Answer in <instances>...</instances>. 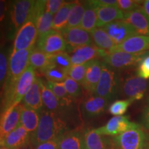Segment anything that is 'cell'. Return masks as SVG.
I'll use <instances>...</instances> for the list:
<instances>
[{
  "label": "cell",
  "mask_w": 149,
  "mask_h": 149,
  "mask_svg": "<svg viewBox=\"0 0 149 149\" xmlns=\"http://www.w3.org/2000/svg\"><path fill=\"white\" fill-rule=\"evenodd\" d=\"M85 11L80 28L91 33L97 28V16L95 8L89 2V1H85Z\"/></svg>",
  "instance_id": "cell-29"
},
{
  "label": "cell",
  "mask_w": 149,
  "mask_h": 149,
  "mask_svg": "<svg viewBox=\"0 0 149 149\" xmlns=\"http://www.w3.org/2000/svg\"><path fill=\"white\" fill-rule=\"evenodd\" d=\"M8 56L5 51L0 49V87L4 84L8 74Z\"/></svg>",
  "instance_id": "cell-39"
},
{
  "label": "cell",
  "mask_w": 149,
  "mask_h": 149,
  "mask_svg": "<svg viewBox=\"0 0 149 149\" xmlns=\"http://www.w3.org/2000/svg\"><path fill=\"white\" fill-rule=\"evenodd\" d=\"M103 29L116 46L121 44L130 37L137 35L133 27L124 19L112 22L103 27Z\"/></svg>",
  "instance_id": "cell-12"
},
{
  "label": "cell",
  "mask_w": 149,
  "mask_h": 149,
  "mask_svg": "<svg viewBox=\"0 0 149 149\" xmlns=\"http://www.w3.org/2000/svg\"><path fill=\"white\" fill-rule=\"evenodd\" d=\"M60 137L35 145L33 146V149H59V143Z\"/></svg>",
  "instance_id": "cell-43"
},
{
  "label": "cell",
  "mask_w": 149,
  "mask_h": 149,
  "mask_svg": "<svg viewBox=\"0 0 149 149\" xmlns=\"http://www.w3.org/2000/svg\"><path fill=\"white\" fill-rule=\"evenodd\" d=\"M89 62L81 65H72L68 70V77H70L81 86L82 85Z\"/></svg>",
  "instance_id": "cell-35"
},
{
  "label": "cell",
  "mask_w": 149,
  "mask_h": 149,
  "mask_svg": "<svg viewBox=\"0 0 149 149\" xmlns=\"http://www.w3.org/2000/svg\"><path fill=\"white\" fill-rule=\"evenodd\" d=\"M35 1L18 0L12 3L11 18L15 29H20L28 22L31 21Z\"/></svg>",
  "instance_id": "cell-11"
},
{
  "label": "cell",
  "mask_w": 149,
  "mask_h": 149,
  "mask_svg": "<svg viewBox=\"0 0 149 149\" xmlns=\"http://www.w3.org/2000/svg\"><path fill=\"white\" fill-rule=\"evenodd\" d=\"M33 48L12 51L8 58V74L5 81H16L26 70L29 66V57Z\"/></svg>",
  "instance_id": "cell-8"
},
{
  "label": "cell",
  "mask_w": 149,
  "mask_h": 149,
  "mask_svg": "<svg viewBox=\"0 0 149 149\" xmlns=\"http://www.w3.org/2000/svg\"><path fill=\"white\" fill-rule=\"evenodd\" d=\"M143 3L144 1L137 0H118L117 6L124 13H127L140 8Z\"/></svg>",
  "instance_id": "cell-40"
},
{
  "label": "cell",
  "mask_w": 149,
  "mask_h": 149,
  "mask_svg": "<svg viewBox=\"0 0 149 149\" xmlns=\"http://www.w3.org/2000/svg\"><path fill=\"white\" fill-rule=\"evenodd\" d=\"M67 93L71 97L72 99H77L81 95L82 89L79 84L76 82L71 78L68 77L62 82Z\"/></svg>",
  "instance_id": "cell-38"
},
{
  "label": "cell",
  "mask_w": 149,
  "mask_h": 149,
  "mask_svg": "<svg viewBox=\"0 0 149 149\" xmlns=\"http://www.w3.org/2000/svg\"><path fill=\"white\" fill-rule=\"evenodd\" d=\"M95 8L97 16V28H103L112 22L124 19V13L117 6H97Z\"/></svg>",
  "instance_id": "cell-23"
},
{
  "label": "cell",
  "mask_w": 149,
  "mask_h": 149,
  "mask_svg": "<svg viewBox=\"0 0 149 149\" xmlns=\"http://www.w3.org/2000/svg\"><path fill=\"white\" fill-rule=\"evenodd\" d=\"M149 55V51L139 53H128L122 51H114L103 58L104 63L114 70H124L139 64Z\"/></svg>",
  "instance_id": "cell-5"
},
{
  "label": "cell",
  "mask_w": 149,
  "mask_h": 149,
  "mask_svg": "<svg viewBox=\"0 0 149 149\" xmlns=\"http://www.w3.org/2000/svg\"><path fill=\"white\" fill-rule=\"evenodd\" d=\"M40 119V114L39 112L22 104L19 124L23 126L31 135L35 133L38 127Z\"/></svg>",
  "instance_id": "cell-26"
},
{
  "label": "cell",
  "mask_w": 149,
  "mask_h": 149,
  "mask_svg": "<svg viewBox=\"0 0 149 149\" xmlns=\"http://www.w3.org/2000/svg\"><path fill=\"white\" fill-rule=\"evenodd\" d=\"M66 51L68 53H70L72 65L84 64L94 59H97V58L99 57L104 58L107 55L105 52L99 49L93 44L76 48H67Z\"/></svg>",
  "instance_id": "cell-10"
},
{
  "label": "cell",
  "mask_w": 149,
  "mask_h": 149,
  "mask_svg": "<svg viewBox=\"0 0 149 149\" xmlns=\"http://www.w3.org/2000/svg\"><path fill=\"white\" fill-rule=\"evenodd\" d=\"M136 124V123L130 122L128 116H114L105 125L96 128V130L101 135L115 137L133 128Z\"/></svg>",
  "instance_id": "cell-13"
},
{
  "label": "cell",
  "mask_w": 149,
  "mask_h": 149,
  "mask_svg": "<svg viewBox=\"0 0 149 149\" xmlns=\"http://www.w3.org/2000/svg\"><path fill=\"white\" fill-rule=\"evenodd\" d=\"M137 75L146 80L149 79V55L145 57L138 64Z\"/></svg>",
  "instance_id": "cell-41"
},
{
  "label": "cell",
  "mask_w": 149,
  "mask_h": 149,
  "mask_svg": "<svg viewBox=\"0 0 149 149\" xmlns=\"http://www.w3.org/2000/svg\"><path fill=\"white\" fill-rule=\"evenodd\" d=\"M53 20V15L47 12L46 10L35 19L33 23L36 26L39 37L51 31Z\"/></svg>",
  "instance_id": "cell-34"
},
{
  "label": "cell",
  "mask_w": 149,
  "mask_h": 149,
  "mask_svg": "<svg viewBox=\"0 0 149 149\" xmlns=\"http://www.w3.org/2000/svg\"><path fill=\"white\" fill-rule=\"evenodd\" d=\"M29 144H31V135L20 124L0 139V146L10 149H19Z\"/></svg>",
  "instance_id": "cell-17"
},
{
  "label": "cell",
  "mask_w": 149,
  "mask_h": 149,
  "mask_svg": "<svg viewBox=\"0 0 149 149\" xmlns=\"http://www.w3.org/2000/svg\"><path fill=\"white\" fill-rule=\"evenodd\" d=\"M144 149H147V148H144Z\"/></svg>",
  "instance_id": "cell-51"
},
{
  "label": "cell",
  "mask_w": 149,
  "mask_h": 149,
  "mask_svg": "<svg viewBox=\"0 0 149 149\" xmlns=\"http://www.w3.org/2000/svg\"><path fill=\"white\" fill-rule=\"evenodd\" d=\"M59 149H86L84 132L79 129L67 131L59 139Z\"/></svg>",
  "instance_id": "cell-24"
},
{
  "label": "cell",
  "mask_w": 149,
  "mask_h": 149,
  "mask_svg": "<svg viewBox=\"0 0 149 149\" xmlns=\"http://www.w3.org/2000/svg\"><path fill=\"white\" fill-rule=\"evenodd\" d=\"M22 109V104L20 103L0 114V139L19 125Z\"/></svg>",
  "instance_id": "cell-15"
},
{
  "label": "cell",
  "mask_w": 149,
  "mask_h": 149,
  "mask_svg": "<svg viewBox=\"0 0 149 149\" xmlns=\"http://www.w3.org/2000/svg\"><path fill=\"white\" fill-rule=\"evenodd\" d=\"M40 114V123L35 132L31 135V143L33 146L59 138L68 130L64 119L57 114L43 109Z\"/></svg>",
  "instance_id": "cell-2"
},
{
  "label": "cell",
  "mask_w": 149,
  "mask_h": 149,
  "mask_svg": "<svg viewBox=\"0 0 149 149\" xmlns=\"http://www.w3.org/2000/svg\"><path fill=\"white\" fill-rule=\"evenodd\" d=\"M6 9V3L5 1L0 0V22L4 18Z\"/></svg>",
  "instance_id": "cell-46"
},
{
  "label": "cell",
  "mask_w": 149,
  "mask_h": 149,
  "mask_svg": "<svg viewBox=\"0 0 149 149\" xmlns=\"http://www.w3.org/2000/svg\"><path fill=\"white\" fill-rule=\"evenodd\" d=\"M141 8H142L144 13L149 18V0L144 1V3H143L142 6H141Z\"/></svg>",
  "instance_id": "cell-47"
},
{
  "label": "cell",
  "mask_w": 149,
  "mask_h": 149,
  "mask_svg": "<svg viewBox=\"0 0 149 149\" xmlns=\"http://www.w3.org/2000/svg\"><path fill=\"white\" fill-rule=\"evenodd\" d=\"M60 33L66 41L67 48H76L93 44L91 33L80 27L66 28Z\"/></svg>",
  "instance_id": "cell-14"
},
{
  "label": "cell",
  "mask_w": 149,
  "mask_h": 149,
  "mask_svg": "<svg viewBox=\"0 0 149 149\" xmlns=\"http://www.w3.org/2000/svg\"><path fill=\"white\" fill-rule=\"evenodd\" d=\"M85 2L75 1L69 12L66 28L80 27L85 11Z\"/></svg>",
  "instance_id": "cell-32"
},
{
  "label": "cell",
  "mask_w": 149,
  "mask_h": 149,
  "mask_svg": "<svg viewBox=\"0 0 149 149\" xmlns=\"http://www.w3.org/2000/svg\"><path fill=\"white\" fill-rule=\"evenodd\" d=\"M121 79L115 70L103 62L101 77L93 95L105 98L110 102L120 93Z\"/></svg>",
  "instance_id": "cell-3"
},
{
  "label": "cell",
  "mask_w": 149,
  "mask_h": 149,
  "mask_svg": "<svg viewBox=\"0 0 149 149\" xmlns=\"http://www.w3.org/2000/svg\"><path fill=\"white\" fill-rule=\"evenodd\" d=\"M91 35L94 45L107 55L112 53L116 46V44L103 28H96L91 32Z\"/></svg>",
  "instance_id": "cell-27"
},
{
  "label": "cell",
  "mask_w": 149,
  "mask_h": 149,
  "mask_svg": "<svg viewBox=\"0 0 149 149\" xmlns=\"http://www.w3.org/2000/svg\"><path fill=\"white\" fill-rule=\"evenodd\" d=\"M109 101L107 99L91 94L81 103V112L86 118H93L102 115L108 107Z\"/></svg>",
  "instance_id": "cell-18"
},
{
  "label": "cell",
  "mask_w": 149,
  "mask_h": 149,
  "mask_svg": "<svg viewBox=\"0 0 149 149\" xmlns=\"http://www.w3.org/2000/svg\"><path fill=\"white\" fill-rule=\"evenodd\" d=\"M51 64L68 70L72 66L70 56L67 52H61L51 55Z\"/></svg>",
  "instance_id": "cell-37"
},
{
  "label": "cell",
  "mask_w": 149,
  "mask_h": 149,
  "mask_svg": "<svg viewBox=\"0 0 149 149\" xmlns=\"http://www.w3.org/2000/svg\"><path fill=\"white\" fill-rule=\"evenodd\" d=\"M51 64V55L41 51L37 47L33 48L29 57V66L41 71Z\"/></svg>",
  "instance_id": "cell-30"
},
{
  "label": "cell",
  "mask_w": 149,
  "mask_h": 149,
  "mask_svg": "<svg viewBox=\"0 0 149 149\" xmlns=\"http://www.w3.org/2000/svg\"><path fill=\"white\" fill-rule=\"evenodd\" d=\"M74 2H65L58 12L55 15L52 24V29L61 32L65 29L68 24L69 12L73 6Z\"/></svg>",
  "instance_id": "cell-28"
},
{
  "label": "cell",
  "mask_w": 149,
  "mask_h": 149,
  "mask_svg": "<svg viewBox=\"0 0 149 149\" xmlns=\"http://www.w3.org/2000/svg\"><path fill=\"white\" fill-rule=\"evenodd\" d=\"M113 139L117 149H144L146 148L148 136L137 124Z\"/></svg>",
  "instance_id": "cell-4"
},
{
  "label": "cell",
  "mask_w": 149,
  "mask_h": 149,
  "mask_svg": "<svg viewBox=\"0 0 149 149\" xmlns=\"http://www.w3.org/2000/svg\"><path fill=\"white\" fill-rule=\"evenodd\" d=\"M47 81L62 83L68 77V70L51 64L40 71Z\"/></svg>",
  "instance_id": "cell-31"
},
{
  "label": "cell",
  "mask_w": 149,
  "mask_h": 149,
  "mask_svg": "<svg viewBox=\"0 0 149 149\" xmlns=\"http://www.w3.org/2000/svg\"><path fill=\"white\" fill-rule=\"evenodd\" d=\"M40 82L44 109L57 113L62 117L61 112L64 111V108L65 107L61 103L60 100L55 96L51 89L46 86L45 81H43L41 78H40Z\"/></svg>",
  "instance_id": "cell-21"
},
{
  "label": "cell",
  "mask_w": 149,
  "mask_h": 149,
  "mask_svg": "<svg viewBox=\"0 0 149 149\" xmlns=\"http://www.w3.org/2000/svg\"><path fill=\"white\" fill-rule=\"evenodd\" d=\"M148 85L146 79L138 75L130 74L121 81L120 93L123 97L127 100H139L144 96Z\"/></svg>",
  "instance_id": "cell-6"
},
{
  "label": "cell",
  "mask_w": 149,
  "mask_h": 149,
  "mask_svg": "<svg viewBox=\"0 0 149 149\" xmlns=\"http://www.w3.org/2000/svg\"><path fill=\"white\" fill-rule=\"evenodd\" d=\"M22 104L25 107L31 108L40 113L44 109L41 94L40 77L36 78L31 88L24 97Z\"/></svg>",
  "instance_id": "cell-25"
},
{
  "label": "cell",
  "mask_w": 149,
  "mask_h": 149,
  "mask_svg": "<svg viewBox=\"0 0 149 149\" xmlns=\"http://www.w3.org/2000/svg\"><path fill=\"white\" fill-rule=\"evenodd\" d=\"M86 149H117L113 137L101 135L95 128L84 131Z\"/></svg>",
  "instance_id": "cell-16"
},
{
  "label": "cell",
  "mask_w": 149,
  "mask_h": 149,
  "mask_svg": "<svg viewBox=\"0 0 149 149\" xmlns=\"http://www.w3.org/2000/svg\"><path fill=\"white\" fill-rule=\"evenodd\" d=\"M146 148L149 149V135L148 136V139H147V145H146Z\"/></svg>",
  "instance_id": "cell-49"
},
{
  "label": "cell",
  "mask_w": 149,
  "mask_h": 149,
  "mask_svg": "<svg viewBox=\"0 0 149 149\" xmlns=\"http://www.w3.org/2000/svg\"><path fill=\"white\" fill-rule=\"evenodd\" d=\"M38 37L35 24L32 21L28 22L19 29L17 33L13 52L34 48Z\"/></svg>",
  "instance_id": "cell-9"
},
{
  "label": "cell",
  "mask_w": 149,
  "mask_h": 149,
  "mask_svg": "<svg viewBox=\"0 0 149 149\" xmlns=\"http://www.w3.org/2000/svg\"><path fill=\"white\" fill-rule=\"evenodd\" d=\"M133 102L132 100L127 99L115 101L109 106V113L114 116H122L127 111L128 108Z\"/></svg>",
  "instance_id": "cell-36"
},
{
  "label": "cell",
  "mask_w": 149,
  "mask_h": 149,
  "mask_svg": "<svg viewBox=\"0 0 149 149\" xmlns=\"http://www.w3.org/2000/svg\"><path fill=\"white\" fill-rule=\"evenodd\" d=\"M19 149H33V145L31 144H31H28V145H26V146L22 147V148H19Z\"/></svg>",
  "instance_id": "cell-48"
},
{
  "label": "cell",
  "mask_w": 149,
  "mask_h": 149,
  "mask_svg": "<svg viewBox=\"0 0 149 149\" xmlns=\"http://www.w3.org/2000/svg\"><path fill=\"white\" fill-rule=\"evenodd\" d=\"M141 121L143 127L149 130V104L143 110Z\"/></svg>",
  "instance_id": "cell-45"
},
{
  "label": "cell",
  "mask_w": 149,
  "mask_h": 149,
  "mask_svg": "<svg viewBox=\"0 0 149 149\" xmlns=\"http://www.w3.org/2000/svg\"><path fill=\"white\" fill-rule=\"evenodd\" d=\"M122 51L128 53H139L149 51V36L136 35L115 46L113 52Z\"/></svg>",
  "instance_id": "cell-20"
},
{
  "label": "cell",
  "mask_w": 149,
  "mask_h": 149,
  "mask_svg": "<svg viewBox=\"0 0 149 149\" xmlns=\"http://www.w3.org/2000/svg\"><path fill=\"white\" fill-rule=\"evenodd\" d=\"M37 48L48 55H54L66 52L67 44L61 33L52 29L49 32L38 37Z\"/></svg>",
  "instance_id": "cell-7"
},
{
  "label": "cell",
  "mask_w": 149,
  "mask_h": 149,
  "mask_svg": "<svg viewBox=\"0 0 149 149\" xmlns=\"http://www.w3.org/2000/svg\"><path fill=\"white\" fill-rule=\"evenodd\" d=\"M102 64L103 62L99 59H94L89 62L84 80L81 86L90 94L94 93L97 86L99 80L101 77Z\"/></svg>",
  "instance_id": "cell-22"
},
{
  "label": "cell",
  "mask_w": 149,
  "mask_h": 149,
  "mask_svg": "<svg viewBox=\"0 0 149 149\" xmlns=\"http://www.w3.org/2000/svg\"><path fill=\"white\" fill-rule=\"evenodd\" d=\"M124 20L133 27L137 35L149 36V18L141 7L124 13Z\"/></svg>",
  "instance_id": "cell-19"
},
{
  "label": "cell",
  "mask_w": 149,
  "mask_h": 149,
  "mask_svg": "<svg viewBox=\"0 0 149 149\" xmlns=\"http://www.w3.org/2000/svg\"><path fill=\"white\" fill-rule=\"evenodd\" d=\"M65 1L62 0H48L46 1V10L50 14L55 15L64 4Z\"/></svg>",
  "instance_id": "cell-42"
},
{
  "label": "cell",
  "mask_w": 149,
  "mask_h": 149,
  "mask_svg": "<svg viewBox=\"0 0 149 149\" xmlns=\"http://www.w3.org/2000/svg\"><path fill=\"white\" fill-rule=\"evenodd\" d=\"M0 149H10V148H6V147H4V146H0Z\"/></svg>",
  "instance_id": "cell-50"
},
{
  "label": "cell",
  "mask_w": 149,
  "mask_h": 149,
  "mask_svg": "<svg viewBox=\"0 0 149 149\" xmlns=\"http://www.w3.org/2000/svg\"><path fill=\"white\" fill-rule=\"evenodd\" d=\"M35 69L29 66L15 81H5L1 93V114L19 104L36 79Z\"/></svg>",
  "instance_id": "cell-1"
},
{
  "label": "cell",
  "mask_w": 149,
  "mask_h": 149,
  "mask_svg": "<svg viewBox=\"0 0 149 149\" xmlns=\"http://www.w3.org/2000/svg\"><path fill=\"white\" fill-rule=\"evenodd\" d=\"M45 83L48 88L52 91V92L55 95V96L60 100L61 103L64 107H68L72 104L74 99H72L67 93L62 83H56L50 81H46Z\"/></svg>",
  "instance_id": "cell-33"
},
{
  "label": "cell",
  "mask_w": 149,
  "mask_h": 149,
  "mask_svg": "<svg viewBox=\"0 0 149 149\" xmlns=\"http://www.w3.org/2000/svg\"><path fill=\"white\" fill-rule=\"evenodd\" d=\"M93 6H117V0H94L89 1Z\"/></svg>",
  "instance_id": "cell-44"
}]
</instances>
